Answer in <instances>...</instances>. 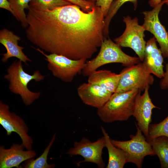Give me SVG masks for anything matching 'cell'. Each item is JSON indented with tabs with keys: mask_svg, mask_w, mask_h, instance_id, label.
<instances>
[{
	"mask_svg": "<svg viewBox=\"0 0 168 168\" xmlns=\"http://www.w3.org/2000/svg\"><path fill=\"white\" fill-rule=\"evenodd\" d=\"M70 4L52 10L29 6L27 39L50 54L77 60L91 58L105 37V17L96 5L89 12Z\"/></svg>",
	"mask_w": 168,
	"mask_h": 168,
	"instance_id": "1",
	"label": "cell"
},
{
	"mask_svg": "<svg viewBox=\"0 0 168 168\" xmlns=\"http://www.w3.org/2000/svg\"><path fill=\"white\" fill-rule=\"evenodd\" d=\"M22 62L19 60H15L7 68V73L4 77L9 82L10 91L19 95L24 103L29 105L39 98L41 94L30 90L28 85L32 80L36 82L43 80L45 76L38 70L35 71L32 74L26 72L23 68Z\"/></svg>",
	"mask_w": 168,
	"mask_h": 168,
	"instance_id": "2",
	"label": "cell"
},
{
	"mask_svg": "<svg viewBox=\"0 0 168 168\" xmlns=\"http://www.w3.org/2000/svg\"><path fill=\"white\" fill-rule=\"evenodd\" d=\"M139 90L133 89L122 92H115L101 108L97 115L105 123L124 121L133 115L136 96Z\"/></svg>",
	"mask_w": 168,
	"mask_h": 168,
	"instance_id": "3",
	"label": "cell"
},
{
	"mask_svg": "<svg viewBox=\"0 0 168 168\" xmlns=\"http://www.w3.org/2000/svg\"><path fill=\"white\" fill-rule=\"evenodd\" d=\"M138 57H132L125 53L120 47L114 42L109 37L105 38L97 56L86 62L82 73L88 77L98 68L105 65L112 63H121L126 67L140 62Z\"/></svg>",
	"mask_w": 168,
	"mask_h": 168,
	"instance_id": "4",
	"label": "cell"
},
{
	"mask_svg": "<svg viewBox=\"0 0 168 168\" xmlns=\"http://www.w3.org/2000/svg\"><path fill=\"white\" fill-rule=\"evenodd\" d=\"M32 47L45 57L48 68L53 75L66 82H72L77 74L82 72L86 64L85 59L74 60L55 54L48 55L39 48Z\"/></svg>",
	"mask_w": 168,
	"mask_h": 168,
	"instance_id": "5",
	"label": "cell"
},
{
	"mask_svg": "<svg viewBox=\"0 0 168 168\" xmlns=\"http://www.w3.org/2000/svg\"><path fill=\"white\" fill-rule=\"evenodd\" d=\"M120 73L121 75L115 92H124L133 89L143 91L154 82V77L143 62L127 67Z\"/></svg>",
	"mask_w": 168,
	"mask_h": 168,
	"instance_id": "6",
	"label": "cell"
},
{
	"mask_svg": "<svg viewBox=\"0 0 168 168\" xmlns=\"http://www.w3.org/2000/svg\"><path fill=\"white\" fill-rule=\"evenodd\" d=\"M135 125L137 131L135 135L130 136V139L121 141L111 139L112 143L115 147L123 150L126 153L127 162L135 164L138 168L142 167L144 158L148 155H156L149 143L142 133Z\"/></svg>",
	"mask_w": 168,
	"mask_h": 168,
	"instance_id": "7",
	"label": "cell"
},
{
	"mask_svg": "<svg viewBox=\"0 0 168 168\" xmlns=\"http://www.w3.org/2000/svg\"><path fill=\"white\" fill-rule=\"evenodd\" d=\"M123 21L126 25L125 29L123 34L114 40L120 47L133 49L143 62L146 44L144 39L145 30L142 25L138 24L136 17L132 19L129 16L124 17Z\"/></svg>",
	"mask_w": 168,
	"mask_h": 168,
	"instance_id": "8",
	"label": "cell"
},
{
	"mask_svg": "<svg viewBox=\"0 0 168 168\" xmlns=\"http://www.w3.org/2000/svg\"><path fill=\"white\" fill-rule=\"evenodd\" d=\"M105 147V141L103 136L93 142L83 137L79 142H75L73 147L67 153L71 156L80 155L83 158L84 160L77 163L78 166L82 162H89L96 164L99 168H103L105 164L102 157V153Z\"/></svg>",
	"mask_w": 168,
	"mask_h": 168,
	"instance_id": "9",
	"label": "cell"
},
{
	"mask_svg": "<svg viewBox=\"0 0 168 168\" xmlns=\"http://www.w3.org/2000/svg\"><path fill=\"white\" fill-rule=\"evenodd\" d=\"M0 124L6 130L7 135L12 132L20 137L22 143L27 150H31L33 141L28 134L29 129L24 120L13 112H11L7 104L0 102Z\"/></svg>",
	"mask_w": 168,
	"mask_h": 168,
	"instance_id": "10",
	"label": "cell"
},
{
	"mask_svg": "<svg viewBox=\"0 0 168 168\" xmlns=\"http://www.w3.org/2000/svg\"><path fill=\"white\" fill-rule=\"evenodd\" d=\"M167 0H162L153 9L142 12L144 16L142 26L145 30L153 35L160 47L164 58H168V33L165 27L160 22L159 14L163 5Z\"/></svg>",
	"mask_w": 168,
	"mask_h": 168,
	"instance_id": "11",
	"label": "cell"
},
{
	"mask_svg": "<svg viewBox=\"0 0 168 168\" xmlns=\"http://www.w3.org/2000/svg\"><path fill=\"white\" fill-rule=\"evenodd\" d=\"M149 88H147L142 95L141 91L138 92L135 98L133 114L137 122V125L146 137L148 135L149 125L152 121V110L160 109L152 101L149 93Z\"/></svg>",
	"mask_w": 168,
	"mask_h": 168,
	"instance_id": "12",
	"label": "cell"
},
{
	"mask_svg": "<svg viewBox=\"0 0 168 168\" xmlns=\"http://www.w3.org/2000/svg\"><path fill=\"white\" fill-rule=\"evenodd\" d=\"M77 92L84 103L97 109L102 107L113 94L97 84L88 82L80 85Z\"/></svg>",
	"mask_w": 168,
	"mask_h": 168,
	"instance_id": "13",
	"label": "cell"
},
{
	"mask_svg": "<svg viewBox=\"0 0 168 168\" xmlns=\"http://www.w3.org/2000/svg\"><path fill=\"white\" fill-rule=\"evenodd\" d=\"M24 148L22 143L14 144L9 149H5L3 146H0V168H19L21 163L36 156L34 151H24Z\"/></svg>",
	"mask_w": 168,
	"mask_h": 168,
	"instance_id": "14",
	"label": "cell"
},
{
	"mask_svg": "<svg viewBox=\"0 0 168 168\" xmlns=\"http://www.w3.org/2000/svg\"><path fill=\"white\" fill-rule=\"evenodd\" d=\"M20 39V37L7 29L4 28L0 30V43L6 50V52L2 54L3 57L1 60L3 63L7 62L12 57H16L26 65H28V61H31L23 52L24 48L18 45V41Z\"/></svg>",
	"mask_w": 168,
	"mask_h": 168,
	"instance_id": "15",
	"label": "cell"
},
{
	"mask_svg": "<svg viewBox=\"0 0 168 168\" xmlns=\"http://www.w3.org/2000/svg\"><path fill=\"white\" fill-rule=\"evenodd\" d=\"M163 57L160 49L157 47L154 37L146 42L143 62L152 74L161 79L164 75Z\"/></svg>",
	"mask_w": 168,
	"mask_h": 168,
	"instance_id": "16",
	"label": "cell"
},
{
	"mask_svg": "<svg viewBox=\"0 0 168 168\" xmlns=\"http://www.w3.org/2000/svg\"><path fill=\"white\" fill-rule=\"evenodd\" d=\"M107 70H96L88 76L87 82L97 84L114 93L116 92L121 76Z\"/></svg>",
	"mask_w": 168,
	"mask_h": 168,
	"instance_id": "17",
	"label": "cell"
},
{
	"mask_svg": "<svg viewBox=\"0 0 168 168\" xmlns=\"http://www.w3.org/2000/svg\"><path fill=\"white\" fill-rule=\"evenodd\" d=\"M101 130L105 141V147L108 153V161L106 168H123L127 163L125 152L122 149L114 146L105 129L101 127Z\"/></svg>",
	"mask_w": 168,
	"mask_h": 168,
	"instance_id": "18",
	"label": "cell"
},
{
	"mask_svg": "<svg viewBox=\"0 0 168 168\" xmlns=\"http://www.w3.org/2000/svg\"><path fill=\"white\" fill-rule=\"evenodd\" d=\"M158 156L161 168H168V138L161 136L147 141Z\"/></svg>",
	"mask_w": 168,
	"mask_h": 168,
	"instance_id": "19",
	"label": "cell"
},
{
	"mask_svg": "<svg viewBox=\"0 0 168 168\" xmlns=\"http://www.w3.org/2000/svg\"><path fill=\"white\" fill-rule=\"evenodd\" d=\"M56 134L53 135L50 142L44 150L42 154L36 159L33 158L27 160L25 161L23 168H53L54 164H49L48 163L47 156L50 149L54 142Z\"/></svg>",
	"mask_w": 168,
	"mask_h": 168,
	"instance_id": "20",
	"label": "cell"
},
{
	"mask_svg": "<svg viewBox=\"0 0 168 168\" xmlns=\"http://www.w3.org/2000/svg\"><path fill=\"white\" fill-rule=\"evenodd\" d=\"M8 0L10 3L11 8L15 14V17L21 22L23 27H27L28 23L25 10H28L29 7V3L31 0Z\"/></svg>",
	"mask_w": 168,
	"mask_h": 168,
	"instance_id": "21",
	"label": "cell"
},
{
	"mask_svg": "<svg viewBox=\"0 0 168 168\" xmlns=\"http://www.w3.org/2000/svg\"><path fill=\"white\" fill-rule=\"evenodd\" d=\"M138 0H114L112 3L108 14L105 18V26L104 30V36H107L109 33V28L110 22L119 8L124 3L130 2L134 6L135 10L137 6Z\"/></svg>",
	"mask_w": 168,
	"mask_h": 168,
	"instance_id": "22",
	"label": "cell"
},
{
	"mask_svg": "<svg viewBox=\"0 0 168 168\" xmlns=\"http://www.w3.org/2000/svg\"><path fill=\"white\" fill-rule=\"evenodd\" d=\"M161 136L168 138V116L158 123L150 124L148 135L146 138L148 141Z\"/></svg>",
	"mask_w": 168,
	"mask_h": 168,
	"instance_id": "23",
	"label": "cell"
},
{
	"mask_svg": "<svg viewBox=\"0 0 168 168\" xmlns=\"http://www.w3.org/2000/svg\"><path fill=\"white\" fill-rule=\"evenodd\" d=\"M71 4L66 0H31L29 6L44 9L52 10L57 7Z\"/></svg>",
	"mask_w": 168,
	"mask_h": 168,
	"instance_id": "24",
	"label": "cell"
},
{
	"mask_svg": "<svg viewBox=\"0 0 168 168\" xmlns=\"http://www.w3.org/2000/svg\"><path fill=\"white\" fill-rule=\"evenodd\" d=\"M72 4L76 5L84 11L88 12L91 11L95 6V3L86 0H66Z\"/></svg>",
	"mask_w": 168,
	"mask_h": 168,
	"instance_id": "25",
	"label": "cell"
},
{
	"mask_svg": "<svg viewBox=\"0 0 168 168\" xmlns=\"http://www.w3.org/2000/svg\"><path fill=\"white\" fill-rule=\"evenodd\" d=\"M114 0H96L95 4L96 6L100 8L103 16L105 17L108 14L112 3Z\"/></svg>",
	"mask_w": 168,
	"mask_h": 168,
	"instance_id": "26",
	"label": "cell"
},
{
	"mask_svg": "<svg viewBox=\"0 0 168 168\" xmlns=\"http://www.w3.org/2000/svg\"><path fill=\"white\" fill-rule=\"evenodd\" d=\"M159 86L161 89L168 90V63L166 64L165 71L160 82Z\"/></svg>",
	"mask_w": 168,
	"mask_h": 168,
	"instance_id": "27",
	"label": "cell"
},
{
	"mask_svg": "<svg viewBox=\"0 0 168 168\" xmlns=\"http://www.w3.org/2000/svg\"><path fill=\"white\" fill-rule=\"evenodd\" d=\"M0 7L9 11L15 17V14L11 8L10 3L8 0H0Z\"/></svg>",
	"mask_w": 168,
	"mask_h": 168,
	"instance_id": "28",
	"label": "cell"
},
{
	"mask_svg": "<svg viewBox=\"0 0 168 168\" xmlns=\"http://www.w3.org/2000/svg\"><path fill=\"white\" fill-rule=\"evenodd\" d=\"M161 1V0H150L148 3L151 7L154 8L158 5Z\"/></svg>",
	"mask_w": 168,
	"mask_h": 168,
	"instance_id": "29",
	"label": "cell"
},
{
	"mask_svg": "<svg viewBox=\"0 0 168 168\" xmlns=\"http://www.w3.org/2000/svg\"><path fill=\"white\" fill-rule=\"evenodd\" d=\"M88 1H89L94 3H95L96 0H88Z\"/></svg>",
	"mask_w": 168,
	"mask_h": 168,
	"instance_id": "30",
	"label": "cell"
},
{
	"mask_svg": "<svg viewBox=\"0 0 168 168\" xmlns=\"http://www.w3.org/2000/svg\"><path fill=\"white\" fill-rule=\"evenodd\" d=\"M168 6V0H167V2L165 3Z\"/></svg>",
	"mask_w": 168,
	"mask_h": 168,
	"instance_id": "31",
	"label": "cell"
}]
</instances>
